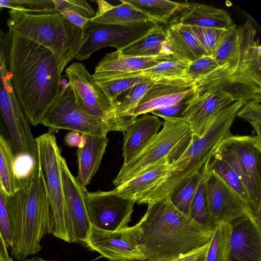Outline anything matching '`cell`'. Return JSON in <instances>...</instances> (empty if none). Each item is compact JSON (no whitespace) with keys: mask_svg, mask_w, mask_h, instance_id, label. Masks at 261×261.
Segmentation results:
<instances>
[{"mask_svg":"<svg viewBox=\"0 0 261 261\" xmlns=\"http://www.w3.org/2000/svg\"><path fill=\"white\" fill-rule=\"evenodd\" d=\"M8 32L11 81L26 119L35 126L41 124L59 92L62 73L49 50Z\"/></svg>","mask_w":261,"mask_h":261,"instance_id":"obj_1","label":"cell"},{"mask_svg":"<svg viewBox=\"0 0 261 261\" xmlns=\"http://www.w3.org/2000/svg\"><path fill=\"white\" fill-rule=\"evenodd\" d=\"M144 261H173L208 244L206 230L178 211L167 197L148 204L135 225Z\"/></svg>","mask_w":261,"mask_h":261,"instance_id":"obj_2","label":"cell"},{"mask_svg":"<svg viewBox=\"0 0 261 261\" xmlns=\"http://www.w3.org/2000/svg\"><path fill=\"white\" fill-rule=\"evenodd\" d=\"M13 240L11 253L23 261L42 249L41 240L53 233V215L37 160L21 177L19 189L6 196Z\"/></svg>","mask_w":261,"mask_h":261,"instance_id":"obj_3","label":"cell"},{"mask_svg":"<svg viewBox=\"0 0 261 261\" xmlns=\"http://www.w3.org/2000/svg\"><path fill=\"white\" fill-rule=\"evenodd\" d=\"M241 45L237 57L195 81L192 98L219 90L229 94L234 101L261 98V48L256 31L247 21L240 27Z\"/></svg>","mask_w":261,"mask_h":261,"instance_id":"obj_4","label":"cell"},{"mask_svg":"<svg viewBox=\"0 0 261 261\" xmlns=\"http://www.w3.org/2000/svg\"><path fill=\"white\" fill-rule=\"evenodd\" d=\"M246 101L232 102L215 117L201 137L193 136L186 150L171 164L167 176L136 203L148 204L169 197L186 180L198 174L211 161L218 145L231 134L230 129L237 113Z\"/></svg>","mask_w":261,"mask_h":261,"instance_id":"obj_5","label":"cell"},{"mask_svg":"<svg viewBox=\"0 0 261 261\" xmlns=\"http://www.w3.org/2000/svg\"><path fill=\"white\" fill-rule=\"evenodd\" d=\"M9 30L49 50L62 73L87 39L81 28L73 25L58 12L36 13L9 11Z\"/></svg>","mask_w":261,"mask_h":261,"instance_id":"obj_6","label":"cell"},{"mask_svg":"<svg viewBox=\"0 0 261 261\" xmlns=\"http://www.w3.org/2000/svg\"><path fill=\"white\" fill-rule=\"evenodd\" d=\"M10 35L0 29V132L16 159L36 156V144L30 123L16 98L9 70Z\"/></svg>","mask_w":261,"mask_h":261,"instance_id":"obj_7","label":"cell"},{"mask_svg":"<svg viewBox=\"0 0 261 261\" xmlns=\"http://www.w3.org/2000/svg\"><path fill=\"white\" fill-rule=\"evenodd\" d=\"M163 127L145 149L128 164L122 165L113 183L116 186L134 178L165 158L172 163L186 150L193 135L180 118H165Z\"/></svg>","mask_w":261,"mask_h":261,"instance_id":"obj_8","label":"cell"},{"mask_svg":"<svg viewBox=\"0 0 261 261\" xmlns=\"http://www.w3.org/2000/svg\"><path fill=\"white\" fill-rule=\"evenodd\" d=\"M37 160L39 165L50 204L54 222L53 234L69 242L67 216L61 172V155L56 138L47 133L35 139Z\"/></svg>","mask_w":261,"mask_h":261,"instance_id":"obj_9","label":"cell"},{"mask_svg":"<svg viewBox=\"0 0 261 261\" xmlns=\"http://www.w3.org/2000/svg\"><path fill=\"white\" fill-rule=\"evenodd\" d=\"M41 124L46 126L48 133L52 134L60 129L93 135L107 134L101 119L87 114L77 106L69 83L60 88Z\"/></svg>","mask_w":261,"mask_h":261,"instance_id":"obj_10","label":"cell"},{"mask_svg":"<svg viewBox=\"0 0 261 261\" xmlns=\"http://www.w3.org/2000/svg\"><path fill=\"white\" fill-rule=\"evenodd\" d=\"M158 25L152 21L127 25L102 24L89 21L84 30L87 39L75 58L79 60L87 59L94 52L106 46L121 50L145 36Z\"/></svg>","mask_w":261,"mask_h":261,"instance_id":"obj_11","label":"cell"},{"mask_svg":"<svg viewBox=\"0 0 261 261\" xmlns=\"http://www.w3.org/2000/svg\"><path fill=\"white\" fill-rule=\"evenodd\" d=\"M85 201L91 226L110 231L127 227L135 201L119 195L116 189L110 191H85Z\"/></svg>","mask_w":261,"mask_h":261,"instance_id":"obj_12","label":"cell"},{"mask_svg":"<svg viewBox=\"0 0 261 261\" xmlns=\"http://www.w3.org/2000/svg\"><path fill=\"white\" fill-rule=\"evenodd\" d=\"M205 193L208 215L213 229L219 223H230L240 217L254 215L250 207L209 168L205 182Z\"/></svg>","mask_w":261,"mask_h":261,"instance_id":"obj_13","label":"cell"},{"mask_svg":"<svg viewBox=\"0 0 261 261\" xmlns=\"http://www.w3.org/2000/svg\"><path fill=\"white\" fill-rule=\"evenodd\" d=\"M85 245L110 261H144L135 226L115 231L91 226Z\"/></svg>","mask_w":261,"mask_h":261,"instance_id":"obj_14","label":"cell"},{"mask_svg":"<svg viewBox=\"0 0 261 261\" xmlns=\"http://www.w3.org/2000/svg\"><path fill=\"white\" fill-rule=\"evenodd\" d=\"M65 72L77 106L87 114L101 119L107 134L106 122L111 105L92 75L79 62L71 64L66 68Z\"/></svg>","mask_w":261,"mask_h":261,"instance_id":"obj_15","label":"cell"},{"mask_svg":"<svg viewBox=\"0 0 261 261\" xmlns=\"http://www.w3.org/2000/svg\"><path fill=\"white\" fill-rule=\"evenodd\" d=\"M60 164L67 216L69 243H80L85 245L91 226L85 201L87 190L71 174L62 155Z\"/></svg>","mask_w":261,"mask_h":261,"instance_id":"obj_16","label":"cell"},{"mask_svg":"<svg viewBox=\"0 0 261 261\" xmlns=\"http://www.w3.org/2000/svg\"><path fill=\"white\" fill-rule=\"evenodd\" d=\"M195 90V81L186 76L158 81L140 101L134 117L190 100Z\"/></svg>","mask_w":261,"mask_h":261,"instance_id":"obj_17","label":"cell"},{"mask_svg":"<svg viewBox=\"0 0 261 261\" xmlns=\"http://www.w3.org/2000/svg\"><path fill=\"white\" fill-rule=\"evenodd\" d=\"M229 224L231 234L226 261H261L260 218L248 215Z\"/></svg>","mask_w":261,"mask_h":261,"instance_id":"obj_18","label":"cell"},{"mask_svg":"<svg viewBox=\"0 0 261 261\" xmlns=\"http://www.w3.org/2000/svg\"><path fill=\"white\" fill-rule=\"evenodd\" d=\"M233 101L232 97L222 90L191 98L180 118L189 124L193 136L201 137L215 117Z\"/></svg>","mask_w":261,"mask_h":261,"instance_id":"obj_19","label":"cell"},{"mask_svg":"<svg viewBox=\"0 0 261 261\" xmlns=\"http://www.w3.org/2000/svg\"><path fill=\"white\" fill-rule=\"evenodd\" d=\"M148 81L136 85L120 94L114 101L108 117L107 132H121L123 134L135 122V110L143 96L155 84Z\"/></svg>","mask_w":261,"mask_h":261,"instance_id":"obj_20","label":"cell"},{"mask_svg":"<svg viewBox=\"0 0 261 261\" xmlns=\"http://www.w3.org/2000/svg\"><path fill=\"white\" fill-rule=\"evenodd\" d=\"M222 143L235 154L257 187L261 190V138L231 134Z\"/></svg>","mask_w":261,"mask_h":261,"instance_id":"obj_21","label":"cell"},{"mask_svg":"<svg viewBox=\"0 0 261 261\" xmlns=\"http://www.w3.org/2000/svg\"><path fill=\"white\" fill-rule=\"evenodd\" d=\"M162 122L158 117L149 114L137 118L124 133L123 165L130 162L148 145L159 132Z\"/></svg>","mask_w":261,"mask_h":261,"instance_id":"obj_22","label":"cell"},{"mask_svg":"<svg viewBox=\"0 0 261 261\" xmlns=\"http://www.w3.org/2000/svg\"><path fill=\"white\" fill-rule=\"evenodd\" d=\"M163 61L154 58L124 56L120 51L107 54L95 67L92 75L96 81L147 69Z\"/></svg>","mask_w":261,"mask_h":261,"instance_id":"obj_23","label":"cell"},{"mask_svg":"<svg viewBox=\"0 0 261 261\" xmlns=\"http://www.w3.org/2000/svg\"><path fill=\"white\" fill-rule=\"evenodd\" d=\"M83 134L84 145L77 150L78 174L76 178L86 189V186L90 184L100 165L109 139L107 136Z\"/></svg>","mask_w":261,"mask_h":261,"instance_id":"obj_24","label":"cell"},{"mask_svg":"<svg viewBox=\"0 0 261 261\" xmlns=\"http://www.w3.org/2000/svg\"><path fill=\"white\" fill-rule=\"evenodd\" d=\"M172 161L165 158L136 176L116 187L118 193L135 203L143 195L157 186L166 178L171 169Z\"/></svg>","mask_w":261,"mask_h":261,"instance_id":"obj_25","label":"cell"},{"mask_svg":"<svg viewBox=\"0 0 261 261\" xmlns=\"http://www.w3.org/2000/svg\"><path fill=\"white\" fill-rule=\"evenodd\" d=\"M166 33L172 60L188 65L203 56L208 55L189 26L177 22L166 29Z\"/></svg>","mask_w":261,"mask_h":261,"instance_id":"obj_26","label":"cell"},{"mask_svg":"<svg viewBox=\"0 0 261 261\" xmlns=\"http://www.w3.org/2000/svg\"><path fill=\"white\" fill-rule=\"evenodd\" d=\"M178 23L190 27L226 29L233 24L228 13L213 6L187 3Z\"/></svg>","mask_w":261,"mask_h":261,"instance_id":"obj_27","label":"cell"},{"mask_svg":"<svg viewBox=\"0 0 261 261\" xmlns=\"http://www.w3.org/2000/svg\"><path fill=\"white\" fill-rule=\"evenodd\" d=\"M124 56L172 60L166 30L158 25L148 34L119 50Z\"/></svg>","mask_w":261,"mask_h":261,"instance_id":"obj_28","label":"cell"},{"mask_svg":"<svg viewBox=\"0 0 261 261\" xmlns=\"http://www.w3.org/2000/svg\"><path fill=\"white\" fill-rule=\"evenodd\" d=\"M120 1L121 2V4L114 6L105 1H96L98 5L97 12L95 15L89 21L102 24L119 25H127L148 21H154L129 4L123 0Z\"/></svg>","mask_w":261,"mask_h":261,"instance_id":"obj_29","label":"cell"},{"mask_svg":"<svg viewBox=\"0 0 261 261\" xmlns=\"http://www.w3.org/2000/svg\"><path fill=\"white\" fill-rule=\"evenodd\" d=\"M21 179L11 146L0 132V188L6 196H12L19 189Z\"/></svg>","mask_w":261,"mask_h":261,"instance_id":"obj_30","label":"cell"},{"mask_svg":"<svg viewBox=\"0 0 261 261\" xmlns=\"http://www.w3.org/2000/svg\"><path fill=\"white\" fill-rule=\"evenodd\" d=\"M147 15L153 20L165 23L176 11L185 9L187 4L168 0H123Z\"/></svg>","mask_w":261,"mask_h":261,"instance_id":"obj_31","label":"cell"},{"mask_svg":"<svg viewBox=\"0 0 261 261\" xmlns=\"http://www.w3.org/2000/svg\"><path fill=\"white\" fill-rule=\"evenodd\" d=\"M209 162L200 171L197 186L190 207V217L203 228L207 230H213L208 215L205 193V182Z\"/></svg>","mask_w":261,"mask_h":261,"instance_id":"obj_32","label":"cell"},{"mask_svg":"<svg viewBox=\"0 0 261 261\" xmlns=\"http://www.w3.org/2000/svg\"><path fill=\"white\" fill-rule=\"evenodd\" d=\"M187 66L188 64L176 60H165L147 69L123 74L110 79L141 76L156 82L164 79L186 76Z\"/></svg>","mask_w":261,"mask_h":261,"instance_id":"obj_33","label":"cell"},{"mask_svg":"<svg viewBox=\"0 0 261 261\" xmlns=\"http://www.w3.org/2000/svg\"><path fill=\"white\" fill-rule=\"evenodd\" d=\"M240 44V27L233 23L225 30L212 56L219 66L229 63L238 55Z\"/></svg>","mask_w":261,"mask_h":261,"instance_id":"obj_34","label":"cell"},{"mask_svg":"<svg viewBox=\"0 0 261 261\" xmlns=\"http://www.w3.org/2000/svg\"><path fill=\"white\" fill-rule=\"evenodd\" d=\"M208 168L219 175L251 208V202L246 189L235 171L226 162L213 154Z\"/></svg>","mask_w":261,"mask_h":261,"instance_id":"obj_35","label":"cell"},{"mask_svg":"<svg viewBox=\"0 0 261 261\" xmlns=\"http://www.w3.org/2000/svg\"><path fill=\"white\" fill-rule=\"evenodd\" d=\"M231 227L229 223H221L213 230L205 261H226L229 252Z\"/></svg>","mask_w":261,"mask_h":261,"instance_id":"obj_36","label":"cell"},{"mask_svg":"<svg viewBox=\"0 0 261 261\" xmlns=\"http://www.w3.org/2000/svg\"><path fill=\"white\" fill-rule=\"evenodd\" d=\"M200 171L186 180L168 197L180 212L190 217L191 203L197 186Z\"/></svg>","mask_w":261,"mask_h":261,"instance_id":"obj_37","label":"cell"},{"mask_svg":"<svg viewBox=\"0 0 261 261\" xmlns=\"http://www.w3.org/2000/svg\"><path fill=\"white\" fill-rule=\"evenodd\" d=\"M151 80L144 76H138L115 78L102 81H96V82L112 106L115 99L123 92L136 85Z\"/></svg>","mask_w":261,"mask_h":261,"instance_id":"obj_38","label":"cell"},{"mask_svg":"<svg viewBox=\"0 0 261 261\" xmlns=\"http://www.w3.org/2000/svg\"><path fill=\"white\" fill-rule=\"evenodd\" d=\"M0 8L36 13L56 11L53 0H0Z\"/></svg>","mask_w":261,"mask_h":261,"instance_id":"obj_39","label":"cell"},{"mask_svg":"<svg viewBox=\"0 0 261 261\" xmlns=\"http://www.w3.org/2000/svg\"><path fill=\"white\" fill-rule=\"evenodd\" d=\"M190 28L201 47L207 55L211 56L226 29L197 27Z\"/></svg>","mask_w":261,"mask_h":261,"instance_id":"obj_40","label":"cell"},{"mask_svg":"<svg viewBox=\"0 0 261 261\" xmlns=\"http://www.w3.org/2000/svg\"><path fill=\"white\" fill-rule=\"evenodd\" d=\"M261 98L247 100L238 112V116L249 122L254 128L256 136L261 138Z\"/></svg>","mask_w":261,"mask_h":261,"instance_id":"obj_41","label":"cell"},{"mask_svg":"<svg viewBox=\"0 0 261 261\" xmlns=\"http://www.w3.org/2000/svg\"><path fill=\"white\" fill-rule=\"evenodd\" d=\"M218 66L212 56L204 55L188 65L186 76L196 81L210 73Z\"/></svg>","mask_w":261,"mask_h":261,"instance_id":"obj_42","label":"cell"},{"mask_svg":"<svg viewBox=\"0 0 261 261\" xmlns=\"http://www.w3.org/2000/svg\"><path fill=\"white\" fill-rule=\"evenodd\" d=\"M55 10L59 12L62 10L73 11L82 16L90 19L95 15L92 7L85 1L53 0Z\"/></svg>","mask_w":261,"mask_h":261,"instance_id":"obj_43","label":"cell"},{"mask_svg":"<svg viewBox=\"0 0 261 261\" xmlns=\"http://www.w3.org/2000/svg\"><path fill=\"white\" fill-rule=\"evenodd\" d=\"M0 231L8 248L13 245V240L5 195L0 188Z\"/></svg>","mask_w":261,"mask_h":261,"instance_id":"obj_44","label":"cell"},{"mask_svg":"<svg viewBox=\"0 0 261 261\" xmlns=\"http://www.w3.org/2000/svg\"><path fill=\"white\" fill-rule=\"evenodd\" d=\"M190 100L155 110L150 113L157 117L165 118H180L182 113L186 109Z\"/></svg>","mask_w":261,"mask_h":261,"instance_id":"obj_45","label":"cell"},{"mask_svg":"<svg viewBox=\"0 0 261 261\" xmlns=\"http://www.w3.org/2000/svg\"><path fill=\"white\" fill-rule=\"evenodd\" d=\"M68 22L84 30L90 19L70 10H62L59 12Z\"/></svg>","mask_w":261,"mask_h":261,"instance_id":"obj_46","label":"cell"},{"mask_svg":"<svg viewBox=\"0 0 261 261\" xmlns=\"http://www.w3.org/2000/svg\"><path fill=\"white\" fill-rule=\"evenodd\" d=\"M64 141L65 145L68 146L81 148L84 145L85 137L83 134L76 131L71 130L66 134Z\"/></svg>","mask_w":261,"mask_h":261,"instance_id":"obj_47","label":"cell"},{"mask_svg":"<svg viewBox=\"0 0 261 261\" xmlns=\"http://www.w3.org/2000/svg\"><path fill=\"white\" fill-rule=\"evenodd\" d=\"M210 243L202 248L173 261H205Z\"/></svg>","mask_w":261,"mask_h":261,"instance_id":"obj_48","label":"cell"},{"mask_svg":"<svg viewBox=\"0 0 261 261\" xmlns=\"http://www.w3.org/2000/svg\"><path fill=\"white\" fill-rule=\"evenodd\" d=\"M8 254L7 247L0 231V259L5 257Z\"/></svg>","mask_w":261,"mask_h":261,"instance_id":"obj_49","label":"cell"},{"mask_svg":"<svg viewBox=\"0 0 261 261\" xmlns=\"http://www.w3.org/2000/svg\"><path fill=\"white\" fill-rule=\"evenodd\" d=\"M23 261H53V260H45V259H42L40 257H39L37 256H35V257H31L29 259H25Z\"/></svg>","mask_w":261,"mask_h":261,"instance_id":"obj_50","label":"cell"},{"mask_svg":"<svg viewBox=\"0 0 261 261\" xmlns=\"http://www.w3.org/2000/svg\"><path fill=\"white\" fill-rule=\"evenodd\" d=\"M8 261H14V260H13V258L10 257Z\"/></svg>","mask_w":261,"mask_h":261,"instance_id":"obj_51","label":"cell"},{"mask_svg":"<svg viewBox=\"0 0 261 261\" xmlns=\"http://www.w3.org/2000/svg\"><path fill=\"white\" fill-rule=\"evenodd\" d=\"M2 9H3V8H0V11H1V10H2Z\"/></svg>","mask_w":261,"mask_h":261,"instance_id":"obj_52","label":"cell"},{"mask_svg":"<svg viewBox=\"0 0 261 261\" xmlns=\"http://www.w3.org/2000/svg\"><path fill=\"white\" fill-rule=\"evenodd\" d=\"M136 261H138V260H136Z\"/></svg>","mask_w":261,"mask_h":261,"instance_id":"obj_53","label":"cell"}]
</instances>
